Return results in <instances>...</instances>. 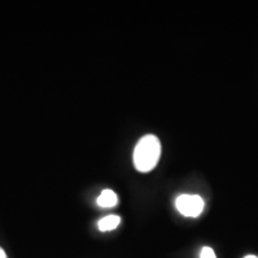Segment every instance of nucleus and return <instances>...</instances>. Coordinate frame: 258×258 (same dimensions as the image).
I'll return each mask as SVG.
<instances>
[{
	"mask_svg": "<svg viewBox=\"0 0 258 258\" xmlns=\"http://www.w3.org/2000/svg\"><path fill=\"white\" fill-rule=\"evenodd\" d=\"M161 153V145L156 135H145L134 148L133 161L138 171L150 172L157 166Z\"/></svg>",
	"mask_w": 258,
	"mask_h": 258,
	"instance_id": "nucleus-1",
	"label": "nucleus"
},
{
	"mask_svg": "<svg viewBox=\"0 0 258 258\" xmlns=\"http://www.w3.org/2000/svg\"><path fill=\"white\" fill-rule=\"evenodd\" d=\"M176 207L184 217L198 218L205 208V201L199 195H180L176 200Z\"/></svg>",
	"mask_w": 258,
	"mask_h": 258,
	"instance_id": "nucleus-2",
	"label": "nucleus"
},
{
	"mask_svg": "<svg viewBox=\"0 0 258 258\" xmlns=\"http://www.w3.org/2000/svg\"><path fill=\"white\" fill-rule=\"evenodd\" d=\"M97 205L102 208H111L117 205V195L110 189H105L97 199Z\"/></svg>",
	"mask_w": 258,
	"mask_h": 258,
	"instance_id": "nucleus-3",
	"label": "nucleus"
},
{
	"mask_svg": "<svg viewBox=\"0 0 258 258\" xmlns=\"http://www.w3.org/2000/svg\"><path fill=\"white\" fill-rule=\"evenodd\" d=\"M121 218L118 215H108V217L102 218L101 220L98 221V228L99 231L102 232H108L112 231L120 225Z\"/></svg>",
	"mask_w": 258,
	"mask_h": 258,
	"instance_id": "nucleus-4",
	"label": "nucleus"
},
{
	"mask_svg": "<svg viewBox=\"0 0 258 258\" xmlns=\"http://www.w3.org/2000/svg\"><path fill=\"white\" fill-rule=\"evenodd\" d=\"M200 258H217L215 256L214 250L209 246H205L201 250V253H200Z\"/></svg>",
	"mask_w": 258,
	"mask_h": 258,
	"instance_id": "nucleus-5",
	"label": "nucleus"
},
{
	"mask_svg": "<svg viewBox=\"0 0 258 258\" xmlns=\"http://www.w3.org/2000/svg\"><path fill=\"white\" fill-rule=\"evenodd\" d=\"M0 258H8V256H6V253H5V251L2 249V247H0Z\"/></svg>",
	"mask_w": 258,
	"mask_h": 258,
	"instance_id": "nucleus-6",
	"label": "nucleus"
},
{
	"mask_svg": "<svg viewBox=\"0 0 258 258\" xmlns=\"http://www.w3.org/2000/svg\"><path fill=\"white\" fill-rule=\"evenodd\" d=\"M244 258H258V257L254 256V254H249V256H246V257H244Z\"/></svg>",
	"mask_w": 258,
	"mask_h": 258,
	"instance_id": "nucleus-7",
	"label": "nucleus"
}]
</instances>
